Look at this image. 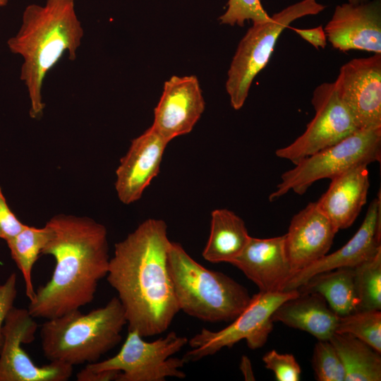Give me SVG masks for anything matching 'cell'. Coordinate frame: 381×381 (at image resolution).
Masks as SVG:
<instances>
[{
	"label": "cell",
	"instance_id": "obj_1",
	"mask_svg": "<svg viewBox=\"0 0 381 381\" xmlns=\"http://www.w3.org/2000/svg\"><path fill=\"white\" fill-rule=\"evenodd\" d=\"M171 241L165 222L145 220L115 243L107 279L125 310L128 331L165 332L180 311L168 268Z\"/></svg>",
	"mask_w": 381,
	"mask_h": 381
},
{
	"label": "cell",
	"instance_id": "obj_2",
	"mask_svg": "<svg viewBox=\"0 0 381 381\" xmlns=\"http://www.w3.org/2000/svg\"><path fill=\"white\" fill-rule=\"evenodd\" d=\"M46 224L51 235L42 254L52 255L55 267L28 309L35 318L47 320L91 303L99 282L107 277L110 258L107 230L95 219L59 214Z\"/></svg>",
	"mask_w": 381,
	"mask_h": 381
},
{
	"label": "cell",
	"instance_id": "obj_3",
	"mask_svg": "<svg viewBox=\"0 0 381 381\" xmlns=\"http://www.w3.org/2000/svg\"><path fill=\"white\" fill-rule=\"evenodd\" d=\"M83 35L74 0H47L43 6L32 4L25 8L21 26L7 44L23 59L20 78L28 90L32 119L43 116L42 90L47 73L64 53L71 61L76 59Z\"/></svg>",
	"mask_w": 381,
	"mask_h": 381
},
{
	"label": "cell",
	"instance_id": "obj_4",
	"mask_svg": "<svg viewBox=\"0 0 381 381\" xmlns=\"http://www.w3.org/2000/svg\"><path fill=\"white\" fill-rule=\"evenodd\" d=\"M126 324L118 297L86 314L75 310L47 319L40 331L43 354L49 361L73 366L95 363L120 343Z\"/></svg>",
	"mask_w": 381,
	"mask_h": 381
},
{
	"label": "cell",
	"instance_id": "obj_5",
	"mask_svg": "<svg viewBox=\"0 0 381 381\" xmlns=\"http://www.w3.org/2000/svg\"><path fill=\"white\" fill-rule=\"evenodd\" d=\"M168 268L179 310L190 316L210 322H231L250 302L244 286L205 268L179 243L171 241Z\"/></svg>",
	"mask_w": 381,
	"mask_h": 381
},
{
	"label": "cell",
	"instance_id": "obj_6",
	"mask_svg": "<svg viewBox=\"0 0 381 381\" xmlns=\"http://www.w3.org/2000/svg\"><path fill=\"white\" fill-rule=\"evenodd\" d=\"M325 8L316 0H302L267 21L253 23L238 43L227 72L225 87L233 109L243 106L254 78L266 66L281 33L296 20L317 15Z\"/></svg>",
	"mask_w": 381,
	"mask_h": 381
},
{
	"label": "cell",
	"instance_id": "obj_7",
	"mask_svg": "<svg viewBox=\"0 0 381 381\" xmlns=\"http://www.w3.org/2000/svg\"><path fill=\"white\" fill-rule=\"evenodd\" d=\"M380 160L381 127L358 129L334 145L303 159L283 173L269 200L274 201L290 190L302 195L319 180L332 179L353 167Z\"/></svg>",
	"mask_w": 381,
	"mask_h": 381
},
{
	"label": "cell",
	"instance_id": "obj_8",
	"mask_svg": "<svg viewBox=\"0 0 381 381\" xmlns=\"http://www.w3.org/2000/svg\"><path fill=\"white\" fill-rule=\"evenodd\" d=\"M186 337L171 332L153 341H146L135 331H128L120 351L102 361L88 363L85 370L92 372L116 370V381H164L167 377L185 378L180 368L186 363L182 358H174L187 343Z\"/></svg>",
	"mask_w": 381,
	"mask_h": 381
},
{
	"label": "cell",
	"instance_id": "obj_9",
	"mask_svg": "<svg viewBox=\"0 0 381 381\" xmlns=\"http://www.w3.org/2000/svg\"><path fill=\"white\" fill-rule=\"evenodd\" d=\"M299 294L297 289L263 292L253 295L246 308L226 327L217 331L203 328L189 341L191 350L182 358L185 363L198 361L214 355L224 347L231 348L242 339L253 350L262 347L272 330V315L284 301Z\"/></svg>",
	"mask_w": 381,
	"mask_h": 381
},
{
	"label": "cell",
	"instance_id": "obj_10",
	"mask_svg": "<svg viewBox=\"0 0 381 381\" xmlns=\"http://www.w3.org/2000/svg\"><path fill=\"white\" fill-rule=\"evenodd\" d=\"M311 103L315 115L306 131L292 143L276 150L277 157L294 164L339 143L358 130L347 108L339 99L334 83L315 87Z\"/></svg>",
	"mask_w": 381,
	"mask_h": 381
},
{
	"label": "cell",
	"instance_id": "obj_11",
	"mask_svg": "<svg viewBox=\"0 0 381 381\" xmlns=\"http://www.w3.org/2000/svg\"><path fill=\"white\" fill-rule=\"evenodd\" d=\"M38 325L28 309L13 307L6 316L0 349V381H66L73 365L50 361L37 365L22 347L35 339Z\"/></svg>",
	"mask_w": 381,
	"mask_h": 381
},
{
	"label": "cell",
	"instance_id": "obj_12",
	"mask_svg": "<svg viewBox=\"0 0 381 381\" xmlns=\"http://www.w3.org/2000/svg\"><path fill=\"white\" fill-rule=\"evenodd\" d=\"M334 83L358 129L381 127V54L350 60Z\"/></svg>",
	"mask_w": 381,
	"mask_h": 381
},
{
	"label": "cell",
	"instance_id": "obj_13",
	"mask_svg": "<svg viewBox=\"0 0 381 381\" xmlns=\"http://www.w3.org/2000/svg\"><path fill=\"white\" fill-rule=\"evenodd\" d=\"M381 250V194L370 202L361 226L341 248L327 254L291 276L283 291L297 289L318 274L339 267H355Z\"/></svg>",
	"mask_w": 381,
	"mask_h": 381
},
{
	"label": "cell",
	"instance_id": "obj_14",
	"mask_svg": "<svg viewBox=\"0 0 381 381\" xmlns=\"http://www.w3.org/2000/svg\"><path fill=\"white\" fill-rule=\"evenodd\" d=\"M205 100L195 75H173L165 81L154 109L152 126L168 140L190 133L205 110Z\"/></svg>",
	"mask_w": 381,
	"mask_h": 381
},
{
	"label": "cell",
	"instance_id": "obj_15",
	"mask_svg": "<svg viewBox=\"0 0 381 381\" xmlns=\"http://www.w3.org/2000/svg\"><path fill=\"white\" fill-rule=\"evenodd\" d=\"M324 30L332 47L341 52L381 54V1L337 5Z\"/></svg>",
	"mask_w": 381,
	"mask_h": 381
},
{
	"label": "cell",
	"instance_id": "obj_16",
	"mask_svg": "<svg viewBox=\"0 0 381 381\" xmlns=\"http://www.w3.org/2000/svg\"><path fill=\"white\" fill-rule=\"evenodd\" d=\"M169 142L152 126L132 140L116 171L115 189L122 203L129 205L141 198L159 174Z\"/></svg>",
	"mask_w": 381,
	"mask_h": 381
},
{
	"label": "cell",
	"instance_id": "obj_17",
	"mask_svg": "<svg viewBox=\"0 0 381 381\" xmlns=\"http://www.w3.org/2000/svg\"><path fill=\"white\" fill-rule=\"evenodd\" d=\"M337 232L317 202L296 214L284 234L292 275L327 255Z\"/></svg>",
	"mask_w": 381,
	"mask_h": 381
},
{
	"label": "cell",
	"instance_id": "obj_18",
	"mask_svg": "<svg viewBox=\"0 0 381 381\" xmlns=\"http://www.w3.org/2000/svg\"><path fill=\"white\" fill-rule=\"evenodd\" d=\"M263 292L283 291L292 276L285 235L269 238L250 237L231 262Z\"/></svg>",
	"mask_w": 381,
	"mask_h": 381
},
{
	"label": "cell",
	"instance_id": "obj_19",
	"mask_svg": "<svg viewBox=\"0 0 381 381\" xmlns=\"http://www.w3.org/2000/svg\"><path fill=\"white\" fill-rule=\"evenodd\" d=\"M370 186L367 164L353 167L331 179L316 201L338 231L352 225L367 201Z\"/></svg>",
	"mask_w": 381,
	"mask_h": 381
},
{
	"label": "cell",
	"instance_id": "obj_20",
	"mask_svg": "<svg viewBox=\"0 0 381 381\" xmlns=\"http://www.w3.org/2000/svg\"><path fill=\"white\" fill-rule=\"evenodd\" d=\"M339 316L318 293H299L282 303L272 315V322L306 331L318 340H329Z\"/></svg>",
	"mask_w": 381,
	"mask_h": 381
},
{
	"label": "cell",
	"instance_id": "obj_21",
	"mask_svg": "<svg viewBox=\"0 0 381 381\" xmlns=\"http://www.w3.org/2000/svg\"><path fill=\"white\" fill-rule=\"evenodd\" d=\"M250 237L240 217L228 209H216L211 213L210 233L202 257L212 263H231L242 253Z\"/></svg>",
	"mask_w": 381,
	"mask_h": 381
},
{
	"label": "cell",
	"instance_id": "obj_22",
	"mask_svg": "<svg viewBox=\"0 0 381 381\" xmlns=\"http://www.w3.org/2000/svg\"><path fill=\"white\" fill-rule=\"evenodd\" d=\"M299 293H318L339 316L358 310L353 267H339L310 278L297 289Z\"/></svg>",
	"mask_w": 381,
	"mask_h": 381
},
{
	"label": "cell",
	"instance_id": "obj_23",
	"mask_svg": "<svg viewBox=\"0 0 381 381\" xmlns=\"http://www.w3.org/2000/svg\"><path fill=\"white\" fill-rule=\"evenodd\" d=\"M329 341L342 361L345 381L381 380L380 353L348 333L334 332Z\"/></svg>",
	"mask_w": 381,
	"mask_h": 381
},
{
	"label": "cell",
	"instance_id": "obj_24",
	"mask_svg": "<svg viewBox=\"0 0 381 381\" xmlns=\"http://www.w3.org/2000/svg\"><path fill=\"white\" fill-rule=\"evenodd\" d=\"M51 235V229L46 224L37 228L26 225L16 236L6 241L11 255L24 279L25 294L30 301L35 290L32 284V268Z\"/></svg>",
	"mask_w": 381,
	"mask_h": 381
},
{
	"label": "cell",
	"instance_id": "obj_25",
	"mask_svg": "<svg viewBox=\"0 0 381 381\" xmlns=\"http://www.w3.org/2000/svg\"><path fill=\"white\" fill-rule=\"evenodd\" d=\"M358 310H381V250L353 267Z\"/></svg>",
	"mask_w": 381,
	"mask_h": 381
},
{
	"label": "cell",
	"instance_id": "obj_26",
	"mask_svg": "<svg viewBox=\"0 0 381 381\" xmlns=\"http://www.w3.org/2000/svg\"><path fill=\"white\" fill-rule=\"evenodd\" d=\"M335 332L350 334L381 353L380 310H356L339 316Z\"/></svg>",
	"mask_w": 381,
	"mask_h": 381
},
{
	"label": "cell",
	"instance_id": "obj_27",
	"mask_svg": "<svg viewBox=\"0 0 381 381\" xmlns=\"http://www.w3.org/2000/svg\"><path fill=\"white\" fill-rule=\"evenodd\" d=\"M312 365L319 381H345L342 361L329 340H319L315 344Z\"/></svg>",
	"mask_w": 381,
	"mask_h": 381
},
{
	"label": "cell",
	"instance_id": "obj_28",
	"mask_svg": "<svg viewBox=\"0 0 381 381\" xmlns=\"http://www.w3.org/2000/svg\"><path fill=\"white\" fill-rule=\"evenodd\" d=\"M270 17L260 0H228L226 9L219 17V21L222 25L243 26L246 21L265 22Z\"/></svg>",
	"mask_w": 381,
	"mask_h": 381
},
{
	"label": "cell",
	"instance_id": "obj_29",
	"mask_svg": "<svg viewBox=\"0 0 381 381\" xmlns=\"http://www.w3.org/2000/svg\"><path fill=\"white\" fill-rule=\"evenodd\" d=\"M265 368L274 372L278 381H298L301 367L292 354H283L272 350L262 358Z\"/></svg>",
	"mask_w": 381,
	"mask_h": 381
},
{
	"label": "cell",
	"instance_id": "obj_30",
	"mask_svg": "<svg viewBox=\"0 0 381 381\" xmlns=\"http://www.w3.org/2000/svg\"><path fill=\"white\" fill-rule=\"evenodd\" d=\"M25 226L9 208L0 187V238L7 241Z\"/></svg>",
	"mask_w": 381,
	"mask_h": 381
},
{
	"label": "cell",
	"instance_id": "obj_31",
	"mask_svg": "<svg viewBox=\"0 0 381 381\" xmlns=\"http://www.w3.org/2000/svg\"><path fill=\"white\" fill-rule=\"evenodd\" d=\"M17 276L11 273L3 284H0V349L3 343L2 327L6 315L14 306L17 296Z\"/></svg>",
	"mask_w": 381,
	"mask_h": 381
},
{
	"label": "cell",
	"instance_id": "obj_32",
	"mask_svg": "<svg viewBox=\"0 0 381 381\" xmlns=\"http://www.w3.org/2000/svg\"><path fill=\"white\" fill-rule=\"evenodd\" d=\"M294 31L301 36V38L312 44L315 49H325L327 40L322 26L309 29L293 28Z\"/></svg>",
	"mask_w": 381,
	"mask_h": 381
},
{
	"label": "cell",
	"instance_id": "obj_33",
	"mask_svg": "<svg viewBox=\"0 0 381 381\" xmlns=\"http://www.w3.org/2000/svg\"><path fill=\"white\" fill-rule=\"evenodd\" d=\"M120 371L116 370L92 372L83 368L76 375L78 381H116Z\"/></svg>",
	"mask_w": 381,
	"mask_h": 381
},
{
	"label": "cell",
	"instance_id": "obj_34",
	"mask_svg": "<svg viewBox=\"0 0 381 381\" xmlns=\"http://www.w3.org/2000/svg\"><path fill=\"white\" fill-rule=\"evenodd\" d=\"M240 369L246 380H255L250 361L246 356L241 358Z\"/></svg>",
	"mask_w": 381,
	"mask_h": 381
},
{
	"label": "cell",
	"instance_id": "obj_35",
	"mask_svg": "<svg viewBox=\"0 0 381 381\" xmlns=\"http://www.w3.org/2000/svg\"><path fill=\"white\" fill-rule=\"evenodd\" d=\"M348 3L352 4H358L365 3L369 0H347Z\"/></svg>",
	"mask_w": 381,
	"mask_h": 381
},
{
	"label": "cell",
	"instance_id": "obj_36",
	"mask_svg": "<svg viewBox=\"0 0 381 381\" xmlns=\"http://www.w3.org/2000/svg\"><path fill=\"white\" fill-rule=\"evenodd\" d=\"M8 0H0V7L4 6L8 4Z\"/></svg>",
	"mask_w": 381,
	"mask_h": 381
}]
</instances>
